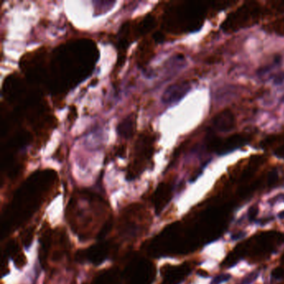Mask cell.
<instances>
[{"instance_id":"ba28073f","label":"cell","mask_w":284,"mask_h":284,"mask_svg":"<svg viewBox=\"0 0 284 284\" xmlns=\"http://www.w3.org/2000/svg\"><path fill=\"white\" fill-rule=\"evenodd\" d=\"M118 278L113 272H109L99 276L94 284H117Z\"/></svg>"},{"instance_id":"6da1fadb","label":"cell","mask_w":284,"mask_h":284,"mask_svg":"<svg viewBox=\"0 0 284 284\" xmlns=\"http://www.w3.org/2000/svg\"><path fill=\"white\" fill-rule=\"evenodd\" d=\"M94 45L93 42L83 39L56 49L51 67L57 86L61 80V88L67 89L88 76L95 62Z\"/></svg>"},{"instance_id":"52a82bcc","label":"cell","mask_w":284,"mask_h":284,"mask_svg":"<svg viewBox=\"0 0 284 284\" xmlns=\"http://www.w3.org/2000/svg\"><path fill=\"white\" fill-rule=\"evenodd\" d=\"M169 196V188L166 185L159 186V188L157 189L156 192L154 193V203L156 209H161L164 207V205L166 202L167 198Z\"/></svg>"},{"instance_id":"8992f818","label":"cell","mask_w":284,"mask_h":284,"mask_svg":"<svg viewBox=\"0 0 284 284\" xmlns=\"http://www.w3.org/2000/svg\"><path fill=\"white\" fill-rule=\"evenodd\" d=\"M135 128V119L132 115L123 119L118 127V134L123 137H129L132 136Z\"/></svg>"},{"instance_id":"9c48e42d","label":"cell","mask_w":284,"mask_h":284,"mask_svg":"<svg viewBox=\"0 0 284 284\" xmlns=\"http://www.w3.org/2000/svg\"><path fill=\"white\" fill-rule=\"evenodd\" d=\"M277 155H278V156L280 157H282V158H284V146L282 148H280V149H278V150H277Z\"/></svg>"},{"instance_id":"7a4b0ae2","label":"cell","mask_w":284,"mask_h":284,"mask_svg":"<svg viewBox=\"0 0 284 284\" xmlns=\"http://www.w3.org/2000/svg\"><path fill=\"white\" fill-rule=\"evenodd\" d=\"M128 284L151 283L154 277L153 265L145 260L133 262L128 269Z\"/></svg>"},{"instance_id":"5b68a950","label":"cell","mask_w":284,"mask_h":284,"mask_svg":"<svg viewBox=\"0 0 284 284\" xmlns=\"http://www.w3.org/2000/svg\"><path fill=\"white\" fill-rule=\"evenodd\" d=\"M215 128L221 132H228L234 126V117L229 112H224L216 116L214 121Z\"/></svg>"},{"instance_id":"3957f363","label":"cell","mask_w":284,"mask_h":284,"mask_svg":"<svg viewBox=\"0 0 284 284\" xmlns=\"http://www.w3.org/2000/svg\"><path fill=\"white\" fill-rule=\"evenodd\" d=\"M190 89V85L187 82L178 83L175 85L169 86V89H166L163 95V101L166 104H173L179 99H182L188 90Z\"/></svg>"},{"instance_id":"277c9868","label":"cell","mask_w":284,"mask_h":284,"mask_svg":"<svg viewBox=\"0 0 284 284\" xmlns=\"http://www.w3.org/2000/svg\"><path fill=\"white\" fill-rule=\"evenodd\" d=\"M109 246L104 243H101V244L93 246L91 248H89L86 253V257L90 262L98 264L106 259L107 257L109 255Z\"/></svg>"}]
</instances>
